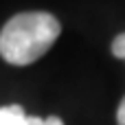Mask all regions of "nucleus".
<instances>
[{"mask_svg":"<svg viewBox=\"0 0 125 125\" xmlns=\"http://www.w3.org/2000/svg\"><path fill=\"white\" fill-rule=\"evenodd\" d=\"M59 33L62 24L53 13H18L0 31V57L13 66L33 64L55 44Z\"/></svg>","mask_w":125,"mask_h":125,"instance_id":"f257e3e1","label":"nucleus"},{"mask_svg":"<svg viewBox=\"0 0 125 125\" xmlns=\"http://www.w3.org/2000/svg\"><path fill=\"white\" fill-rule=\"evenodd\" d=\"M0 125H44V119L29 116L20 105H2L0 108Z\"/></svg>","mask_w":125,"mask_h":125,"instance_id":"f03ea898","label":"nucleus"},{"mask_svg":"<svg viewBox=\"0 0 125 125\" xmlns=\"http://www.w3.org/2000/svg\"><path fill=\"white\" fill-rule=\"evenodd\" d=\"M112 53H114V57H119V59L125 62V33H121V35L114 37V42H112Z\"/></svg>","mask_w":125,"mask_h":125,"instance_id":"7ed1b4c3","label":"nucleus"},{"mask_svg":"<svg viewBox=\"0 0 125 125\" xmlns=\"http://www.w3.org/2000/svg\"><path fill=\"white\" fill-rule=\"evenodd\" d=\"M116 123L125 125V99L121 101V105H119V110H116Z\"/></svg>","mask_w":125,"mask_h":125,"instance_id":"20e7f679","label":"nucleus"},{"mask_svg":"<svg viewBox=\"0 0 125 125\" xmlns=\"http://www.w3.org/2000/svg\"><path fill=\"white\" fill-rule=\"evenodd\" d=\"M44 125H64V121L59 116H48V119H44Z\"/></svg>","mask_w":125,"mask_h":125,"instance_id":"39448f33","label":"nucleus"}]
</instances>
